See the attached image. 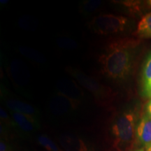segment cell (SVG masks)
I'll list each match as a JSON object with an SVG mask.
<instances>
[{"mask_svg": "<svg viewBox=\"0 0 151 151\" xmlns=\"http://www.w3.org/2000/svg\"><path fill=\"white\" fill-rule=\"evenodd\" d=\"M73 75H74L75 77H76L81 83H82L84 86H86V88H88L90 90L97 94H103V92H102L101 90H103V86H100L97 82L88 78V77L85 76V75H83L82 73H76V71L73 73Z\"/></svg>", "mask_w": 151, "mask_h": 151, "instance_id": "ba28073f", "label": "cell"}, {"mask_svg": "<svg viewBox=\"0 0 151 151\" xmlns=\"http://www.w3.org/2000/svg\"><path fill=\"white\" fill-rule=\"evenodd\" d=\"M128 20L125 17L114 14H101L96 16L90 22L94 32L100 35H111L122 32L127 26Z\"/></svg>", "mask_w": 151, "mask_h": 151, "instance_id": "3957f363", "label": "cell"}, {"mask_svg": "<svg viewBox=\"0 0 151 151\" xmlns=\"http://www.w3.org/2000/svg\"><path fill=\"white\" fill-rule=\"evenodd\" d=\"M0 151H11L9 145L4 141H1L0 143Z\"/></svg>", "mask_w": 151, "mask_h": 151, "instance_id": "8fae6325", "label": "cell"}, {"mask_svg": "<svg viewBox=\"0 0 151 151\" xmlns=\"http://www.w3.org/2000/svg\"><path fill=\"white\" fill-rule=\"evenodd\" d=\"M39 142L41 146L44 147L48 151H60L59 148L51 139L44 135H41L39 137Z\"/></svg>", "mask_w": 151, "mask_h": 151, "instance_id": "9c48e42d", "label": "cell"}, {"mask_svg": "<svg viewBox=\"0 0 151 151\" xmlns=\"http://www.w3.org/2000/svg\"><path fill=\"white\" fill-rule=\"evenodd\" d=\"M137 116L132 111L118 115L111 127V146L113 151H129L136 141Z\"/></svg>", "mask_w": 151, "mask_h": 151, "instance_id": "7a4b0ae2", "label": "cell"}, {"mask_svg": "<svg viewBox=\"0 0 151 151\" xmlns=\"http://www.w3.org/2000/svg\"><path fill=\"white\" fill-rule=\"evenodd\" d=\"M136 141L143 148L151 146V118L145 113L136 129Z\"/></svg>", "mask_w": 151, "mask_h": 151, "instance_id": "277c9868", "label": "cell"}, {"mask_svg": "<svg viewBox=\"0 0 151 151\" xmlns=\"http://www.w3.org/2000/svg\"><path fill=\"white\" fill-rule=\"evenodd\" d=\"M136 45L137 41L128 39L111 43L100 58L104 73L113 79L125 78L132 67L131 49Z\"/></svg>", "mask_w": 151, "mask_h": 151, "instance_id": "6da1fadb", "label": "cell"}, {"mask_svg": "<svg viewBox=\"0 0 151 151\" xmlns=\"http://www.w3.org/2000/svg\"><path fill=\"white\" fill-rule=\"evenodd\" d=\"M148 4L149 5H150V6H151V0H150V1H148Z\"/></svg>", "mask_w": 151, "mask_h": 151, "instance_id": "2e32d148", "label": "cell"}, {"mask_svg": "<svg viewBox=\"0 0 151 151\" xmlns=\"http://www.w3.org/2000/svg\"><path fill=\"white\" fill-rule=\"evenodd\" d=\"M137 35L145 39H151V12L141 18L137 25Z\"/></svg>", "mask_w": 151, "mask_h": 151, "instance_id": "8992f818", "label": "cell"}, {"mask_svg": "<svg viewBox=\"0 0 151 151\" xmlns=\"http://www.w3.org/2000/svg\"><path fill=\"white\" fill-rule=\"evenodd\" d=\"M13 117L16 124L24 132H31L34 129L33 119L31 116H26L19 113H13Z\"/></svg>", "mask_w": 151, "mask_h": 151, "instance_id": "52a82bcc", "label": "cell"}, {"mask_svg": "<svg viewBox=\"0 0 151 151\" xmlns=\"http://www.w3.org/2000/svg\"><path fill=\"white\" fill-rule=\"evenodd\" d=\"M7 106L14 112L22 113L26 116H33L36 113L35 109L32 106L16 99H9L6 102Z\"/></svg>", "mask_w": 151, "mask_h": 151, "instance_id": "5b68a950", "label": "cell"}, {"mask_svg": "<svg viewBox=\"0 0 151 151\" xmlns=\"http://www.w3.org/2000/svg\"><path fill=\"white\" fill-rule=\"evenodd\" d=\"M146 114L148 115V116L151 118V99L149 100L147 103L146 106Z\"/></svg>", "mask_w": 151, "mask_h": 151, "instance_id": "7c38bea8", "label": "cell"}, {"mask_svg": "<svg viewBox=\"0 0 151 151\" xmlns=\"http://www.w3.org/2000/svg\"><path fill=\"white\" fill-rule=\"evenodd\" d=\"M143 81L145 87L151 83V54L148 56L143 68Z\"/></svg>", "mask_w": 151, "mask_h": 151, "instance_id": "30bf717a", "label": "cell"}, {"mask_svg": "<svg viewBox=\"0 0 151 151\" xmlns=\"http://www.w3.org/2000/svg\"><path fill=\"white\" fill-rule=\"evenodd\" d=\"M129 151H146L144 148H132Z\"/></svg>", "mask_w": 151, "mask_h": 151, "instance_id": "5bb4252c", "label": "cell"}, {"mask_svg": "<svg viewBox=\"0 0 151 151\" xmlns=\"http://www.w3.org/2000/svg\"><path fill=\"white\" fill-rule=\"evenodd\" d=\"M145 88H146V92L148 93V95L150 96V97H151V83L149 84L148 86L145 87Z\"/></svg>", "mask_w": 151, "mask_h": 151, "instance_id": "4fadbf2b", "label": "cell"}, {"mask_svg": "<svg viewBox=\"0 0 151 151\" xmlns=\"http://www.w3.org/2000/svg\"><path fill=\"white\" fill-rule=\"evenodd\" d=\"M146 151H151V146H149L148 148H146Z\"/></svg>", "mask_w": 151, "mask_h": 151, "instance_id": "9a60e30c", "label": "cell"}]
</instances>
